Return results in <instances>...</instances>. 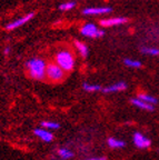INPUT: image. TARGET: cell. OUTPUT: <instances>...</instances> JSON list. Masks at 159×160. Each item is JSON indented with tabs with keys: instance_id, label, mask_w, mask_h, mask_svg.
<instances>
[{
	"instance_id": "cell-1",
	"label": "cell",
	"mask_w": 159,
	"mask_h": 160,
	"mask_svg": "<svg viewBox=\"0 0 159 160\" xmlns=\"http://www.w3.org/2000/svg\"><path fill=\"white\" fill-rule=\"evenodd\" d=\"M28 75L33 80L41 81L46 78V71H47V65L46 61L41 58H31L26 62Z\"/></svg>"
},
{
	"instance_id": "cell-2",
	"label": "cell",
	"mask_w": 159,
	"mask_h": 160,
	"mask_svg": "<svg viewBox=\"0 0 159 160\" xmlns=\"http://www.w3.org/2000/svg\"><path fill=\"white\" fill-rule=\"evenodd\" d=\"M56 63L64 71H71L75 68V57L68 50H61L56 55Z\"/></svg>"
},
{
	"instance_id": "cell-3",
	"label": "cell",
	"mask_w": 159,
	"mask_h": 160,
	"mask_svg": "<svg viewBox=\"0 0 159 160\" xmlns=\"http://www.w3.org/2000/svg\"><path fill=\"white\" fill-rule=\"evenodd\" d=\"M46 77L52 82H59L65 78V71L57 65V63H50L47 66Z\"/></svg>"
},
{
	"instance_id": "cell-4",
	"label": "cell",
	"mask_w": 159,
	"mask_h": 160,
	"mask_svg": "<svg viewBox=\"0 0 159 160\" xmlns=\"http://www.w3.org/2000/svg\"><path fill=\"white\" fill-rule=\"evenodd\" d=\"M80 33L84 37L88 38H101L104 37L105 31L100 28H98L94 23H85L80 29Z\"/></svg>"
},
{
	"instance_id": "cell-5",
	"label": "cell",
	"mask_w": 159,
	"mask_h": 160,
	"mask_svg": "<svg viewBox=\"0 0 159 160\" xmlns=\"http://www.w3.org/2000/svg\"><path fill=\"white\" fill-rule=\"evenodd\" d=\"M132 140H134L135 146L139 149H147L151 145V141H150L149 138H147L141 132H135L134 136H132Z\"/></svg>"
},
{
	"instance_id": "cell-6",
	"label": "cell",
	"mask_w": 159,
	"mask_h": 160,
	"mask_svg": "<svg viewBox=\"0 0 159 160\" xmlns=\"http://www.w3.org/2000/svg\"><path fill=\"white\" fill-rule=\"evenodd\" d=\"M33 16H35V13H33V12L27 13V15L23 16V17L19 18V19H16L15 21H13V22L8 23V25L6 26V29H7V30H15V29H17V28L21 27V26H23L25 23H27L28 21H30V20L33 18Z\"/></svg>"
},
{
	"instance_id": "cell-7",
	"label": "cell",
	"mask_w": 159,
	"mask_h": 160,
	"mask_svg": "<svg viewBox=\"0 0 159 160\" xmlns=\"http://www.w3.org/2000/svg\"><path fill=\"white\" fill-rule=\"evenodd\" d=\"M112 11L111 7H89L85 8L82 13L86 16H95V15H108Z\"/></svg>"
},
{
	"instance_id": "cell-8",
	"label": "cell",
	"mask_w": 159,
	"mask_h": 160,
	"mask_svg": "<svg viewBox=\"0 0 159 160\" xmlns=\"http://www.w3.org/2000/svg\"><path fill=\"white\" fill-rule=\"evenodd\" d=\"M128 22V19L125 17H115V18H108L100 21V25L102 27H115V26H120L124 23Z\"/></svg>"
},
{
	"instance_id": "cell-9",
	"label": "cell",
	"mask_w": 159,
	"mask_h": 160,
	"mask_svg": "<svg viewBox=\"0 0 159 160\" xmlns=\"http://www.w3.org/2000/svg\"><path fill=\"white\" fill-rule=\"evenodd\" d=\"M33 133L35 136H37L40 140L45 141V142H50L54 140V135L50 132L49 130H46L44 128H37V129L33 130Z\"/></svg>"
},
{
	"instance_id": "cell-10",
	"label": "cell",
	"mask_w": 159,
	"mask_h": 160,
	"mask_svg": "<svg viewBox=\"0 0 159 160\" xmlns=\"http://www.w3.org/2000/svg\"><path fill=\"white\" fill-rule=\"evenodd\" d=\"M127 89V83L124 81H119L114 85H110L106 88H102V91L105 93H114V92H119V91H124Z\"/></svg>"
},
{
	"instance_id": "cell-11",
	"label": "cell",
	"mask_w": 159,
	"mask_h": 160,
	"mask_svg": "<svg viewBox=\"0 0 159 160\" xmlns=\"http://www.w3.org/2000/svg\"><path fill=\"white\" fill-rule=\"evenodd\" d=\"M130 102H131L135 107L139 108V109H141V110H146V111H152V110L155 109V107L152 105H149V103L145 102V101L138 99V98H132Z\"/></svg>"
},
{
	"instance_id": "cell-12",
	"label": "cell",
	"mask_w": 159,
	"mask_h": 160,
	"mask_svg": "<svg viewBox=\"0 0 159 160\" xmlns=\"http://www.w3.org/2000/svg\"><path fill=\"white\" fill-rule=\"evenodd\" d=\"M75 46H76V48H77L78 52L80 53V56H81L82 58H87L88 57V55H89V49H88V47L85 45L84 42L76 40Z\"/></svg>"
},
{
	"instance_id": "cell-13",
	"label": "cell",
	"mask_w": 159,
	"mask_h": 160,
	"mask_svg": "<svg viewBox=\"0 0 159 160\" xmlns=\"http://www.w3.org/2000/svg\"><path fill=\"white\" fill-rule=\"evenodd\" d=\"M107 143L112 149H120V148H124L126 146V142H125L124 140L117 139V138H109Z\"/></svg>"
},
{
	"instance_id": "cell-14",
	"label": "cell",
	"mask_w": 159,
	"mask_h": 160,
	"mask_svg": "<svg viewBox=\"0 0 159 160\" xmlns=\"http://www.w3.org/2000/svg\"><path fill=\"white\" fill-rule=\"evenodd\" d=\"M57 153L58 156H59L60 158H61L62 160H68V159H71L72 157H74V152H72L71 150L68 149V148H59V149L57 150Z\"/></svg>"
},
{
	"instance_id": "cell-15",
	"label": "cell",
	"mask_w": 159,
	"mask_h": 160,
	"mask_svg": "<svg viewBox=\"0 0 159 160\" xmlns=\"http://www.w3.org/2000/svg\"><path fill=\"white\" fill-rule=\"evenodd\" d=\"M140 52L147 56H159V49L155 47H148V46H141Z\"/></svg>"
},
{
	"instance_id": "cell-16",
	"label": "cell",
	"mask_w": 159,
	"mask_h": 160,
	"mask_svg": "<svg viewBox=\"0 0 159 160\" xmlns=\"http://www.w3.org/2000/svg\"><path fill=\"white\" fill-rule=\"evenodd\" d=\"M137 98L140 100H142V101H145V102L149 103V105H156L157 102H158V100H157L156 97H154V96L151 95H147V93H139V95L137 96Z\"/></svg>"
},
{
	"instance_id": "cell-17",
	"label": "cell",
	"mask_w": 159,
	"mask_h": 160,
	"mask_svg": "<svg viewBox=\"0 0 159 160\" xmlns=\"http://www.w3.org/2000/svg\"><path fill=\"white\" fill-rule=\"evenodd\" d=\"M82 88H84L85 91H88V92H96V91L102 90L101 86L94 85V83H88V82H85L84 85H82Z\"/></svg>"
},
{
	"instance_id": "cell-18",
	"label": "cell",
	"mask_w": 159,
	"mask_h": 160,
	"mask_svg": "<svg viewBox=\"0 0 159 160\" xmlns=\"http://www.w3.org/2000/svg\"><path fill=\"white\" fill-rule=\"evenodd\" d=\"M124 63L127 66V67L129 68H136V69H138V68L141 67V62H140L139 60H135V59H129V58H126V59H124Z\"/></svg>"
},
{
	"instance_id": "cell-19",
	"label": "cell",
	"mask_w": 159,
	"mask_h": 160,
	"mask_svg": "<svg viewBox=\"0 0 159 160\" xmlns=\"http://www.w3.org/2000/svg\"><path fill=\"white\" fill-rule=\"evenodd\" d=\"M41 127L46 130H56L59 129V123L55 122V121H41Z\"/></svg>"
},
{
	"instance_id": "cell-20",
	"label": "cell",
	"mask_w": 159,
	"mask_h": 160,
	"mask_svg": "<svg viewBox=\"0 0 159 160\" xmlns=\"http://www.w3.org/2000/svg\"><path fill=\"white\" fill-rule=\"evenodd\" d=\"M76 7V2L75 1H67V2L60 3L59 5V9L62 10V11H69V10L74 9Z\"/></svg>"
},
{
	"instance_id": "cell-21",
	"label": "cell",
	"mask_w": 159,
	"mask_h": 160,
	"mask_svg": "<svg viewBox=\"0 0 159 160\" xmlns=\"http://www.w3.org/2000/svg\"><path fill=\"white\" fill-rule=\"evenodd\" d=\"M85 160H107L106 157H91V158H88V159H85Z\"/></svg>"
},
{
	"instance_id": "cell-22",
	"label": "cell",
	"mask_w": 159,
	"mask_h": 160,
	"mask_svg": "<svg viewBox=\"0 0 159 160\" xmlns=\"http://www.w3.org/2000/svg\"><path fill=\"white\" fill-rule=\"evenodd\" d=\"M9 52H10V47H6L5 50H3V53L5 55H9Z\"/></svg>"
},
{
	"instance_id": "cell-23",
	"label": "cell",
	"mask_w": 159,
	"mask_h": 160,
	"mask_svg": "<svg viewBox=\"0 0 159 160\" xmlns=\"http://www.w3.org/2000/svg\"><path fill=\"white\" fill-rule=\"evenodd\" d=\"M51 160H58V159H56V158H52V159Z\"/></svg>"
}]
</instances>
